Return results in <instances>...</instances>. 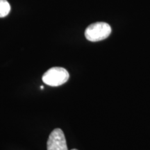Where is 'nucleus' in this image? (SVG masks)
Wrapping results in <instances>:
<instances>
[{
  "mask_svg": "<svg viewBox=\"0 0 150 150\" xmlns=\"http://www.w3.org/2000/svg\"><path fill=\"white\" fill-rule=\"evenodd\" d=\"M72 150H77V149H72Z\"/></svg>",
  "mask_w": 150,
  "mask_h": 150,
  "instance_id": "nucleus-6",
  "label": "nucleus"
},
{
  "mask_svg": "<svg viewBox=\"0 0 150 150\" xmlns=\"http://www.w3.org/2000/svg\"><path fill=\"white\" fill-rule=\"evenodd\" d=\"M111 33V27L106 22H95L86 28L85 36L88 40L98 42L107 38Z\"/></svg>",
  "mask_w": 150,
  "mask_h": 150,
  "instance_id": "nucleus-1",
  "label": "nucleus"
},
{
  "mask_svg": "<svg viewBox=\"0 0 150 150\" xmlns=\"http://www.w3.org/2000/svg\"><path fill=\"white\" fill-rule=\"evenodd\" d=\"M11 11V6L7 0H0V18L8 16Z\"/></svg>",
  "mask_w": 150,
  "mask_h": 150,
  "instance_id": "nucleus-4",
  "label": "nucleus"
},
{
  "mask_svg": "<svg viewBox=\"0 0 150 150\" xmlns=\"http://www.w3.org/2000/svg\"><path fill=\"white\" fill-rule=\"evenodd\" d=\"M40 88H41V89H43V88H44V86H40Z\"/></svg>",
  "mask_w": 150,
  "mask_h": 150,
  "instance_id": "nucleus-5",
  "label": "nucleus"
},
{
  "mask_svg": "<svg viewBox=\"0 0 150 150\" xmlns=\"http://www.w3.org/2000/svg\"><path fill=\"white\" fill-rule=\"evenodd\" d=\"M69 77L70 74L65 68L61 67H54L43 74L42 81L47 85L55 87L66 83Z\"/></svg>",
  "mask_w": 150,
  "mask_h": 150,
  "instance_id": "nucleus-2",
  "label": "nucleus"
},
{
  "mask_svg": "<svg viewBox=\"0 0 150 150\" xmlns=\"http://www.w3.org/2000/svg\"><path fill=\"white\" fill-rule=\"evenodd\" d=\"M47 150H68L64 133L61 129H55L52 131L47 143Z\"/></svg>",
  "mask_w": 150,
  "mask_h": 150,
  "instance_id": "nucleus-3",
  "label": "nucleus"
}]
</instances>
